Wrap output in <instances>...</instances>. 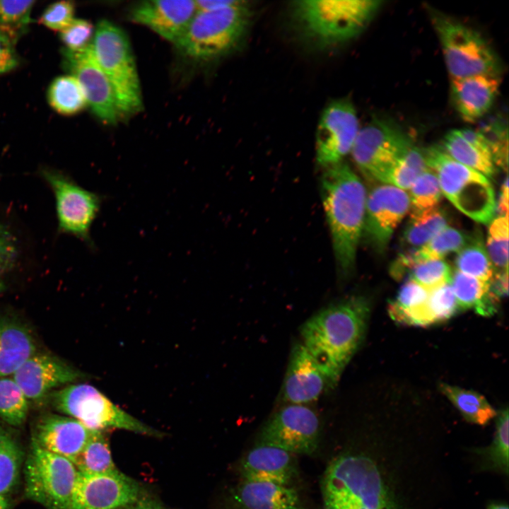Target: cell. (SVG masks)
Segmentation results:
<instances>
[{
    "mask_svg": "<svg viewBox=\"0 0 509 509\" xmlns=\"http://www.w3.org/2000/svg\"><path fill=\"white\" fill-rule=\"evenodd\" d=\"M369 312L366 298L351 296L324 308L301 327L300 342L316 361L329 387L337 385L361 345Z\"/></svg>",
    "mask_w": 509,
    "mask_h": 509,
    "instance_id": "1",
    "label": "cell"
},
{
    "mask_svg": "<svg viewBox=\"0 0 509 509\" xmlns=\"http://www.w3.org/2000/svg\"><path fill=\"white\" fill-rule=\"evenodd\" d=\"M322 204L338 270L349 276L356 265L364 225L367 193L360 177L343 161L324 168Z\"/></svg>",
    "mask_w": 509,
    "mask_h": 509,
    "instance_id": "2",
    "label": "cell"
},
{
    "mask_svg": "<svg viewBox=\"0 0 509 509\" xmlns=\"http://www.w3.org/2000/svg\"><path fill=\"white\" fill-rule=\"evenodd\" d=\"M381 1L300 0L291 6L295 30L309 45L333 47L359 35L370 22Z\"/></svg>",
    "mask_w": 509,
    "mask_h": 509,
    "instance_id": "3",
    "label": "cell"
},
{
    "mask_svg": "<svg viewBox=\"0 0 509 509\" xmlns=\"http://www.w3.org/2000/svg\"><path fill=\"white\" fill-rule=\"evenodd\" d=\"M323 509H397L374 460L346 454L334 459L322 482Z\"/></svg>",
    "mask_w": 509,
    "mask_h": 509,
    "instance_id": "4",
    "label": "cell"
},
{
    "mask_svg": "<svg viewBox=\"0 0 509 509\" xmlns=\"http://www.w3.org/2000/svg\"><path fill=\"white\" fill-rule=\"evenodd\" d=\"M251 22L246 1L220 9L197 11L175 43L186 57L206 61L223 56L245 38Z\"/></svg>",
    "mask_w": 509,
    "mask_h": 509,
    "instance_id": "5",
    "label": "cell"
},
{
    "mask_svg": "<svg viewBox=\"0 0 509 509\" xmlns=\"http://www.w3.org/2000/svg\"><path fill=\"white\" fill-rule=\"evenodd\" d=\"M90 45L112 88L119 118L141 112V85L127 35L113 23L102 20L97 25Z\"/></svg>",
    "mask_w": 509,
    "mask_h": 509,
    "instance_id": "6",
    "label": "cell"
},
{
    "mask_svg": "<svg viewBox=\"0 0 509 509\" xmlns=\"http://www.w3.org/2000/svg\"><path fill=\"white\" fill-rule=\"evenodd\" d=\"M424 156L427 167L438 177L442 194L454 206L476 222L490 223L496 204L487 177L453 159L442 147L431 146Z\"/></svg>",
    "mask_w": 509,
    "mask_h": 509,
    "instance_id": "7",
    "label": "cell"
},
{
    "mask_svg": "<svg viewBox=\"0 0 509 509\" xmlns=\"http://www.w3.org/2000/svg\"><path fill=\"white\" fill-rule=\"evenodd\" d=\"M59 412L73 418L90 431L119 428L136 433L160 436L156 429L113 404L88 384H70L50 394L48 400Z\"/></svg>",
    "mask_w": 509,
    "mask_h": 509,
    "instance_id": "8",
    "label": "cell"
},
{
    "mask_svg": "<svg viewBox=\"0 0 509 509\" xmlns=\"http://www.w3.org/2000/svg\"><path fill=\"white\" fill-rule=\"evenodd\" d=\"M433 17L450 80L498 75L497 57L479 33L450 17L440 14Z\"/></svg>",
    "mask_w": 509,
    "mask_h": 509,
    "instance_id": "9",
    "label": "cell"
},
{
    "mask_svg": "<svg viewBox=\"0 0 509 509\" xmlns=\"http://www.w3.org/2000/svg\"><path fill=\"white\" fill-rule=\"evenodd\" d=\"M78 474L71 461L32 439L24 465L26 498L47 509H69Z\"/></svg>",
    "mask_w": 509,
    "mask_h": 509,
    "instance_id": "10",
    "label": "cell"
},
{
    "mask_svg": "<svg viewBox=\"0 0 509 509\" xmlns=\"http://www.w3.org/2000/svg\"><path fill=\"white\" fill-rule=\"evenodd\" d=\"M412 146L396 124L385 119L373 118L359 129L351 153L357 168L367 180L385 184L392 168Z\"/></svg>",
    "mask_w": 509,
    "mask_h": 509,
    "instance_id": "11",
    "label": "cell"
},
{
    "mask_svg": "<svg viewBox=\"0 0 509 509\" xmlns=\"http://www.w3.org/2000/svg\"><path fill=\"white\" fill-rule=\"evenodd\" d=\"M38 175L54 194L58 232L92 246L90 228L100 210L101 197L59 170L44 166L38 170Z\"/></svg>",
    "mask_w": 509,
    "mask_h": 509,
    "instance_id": "12",
    "label": "cell"
},
{
    "mask_svg": "<svg viewBox=\"0 0 509 509\" xmlns=\"http://www.w3.org/2000/svg\"><path fill=\"white\" fill-rule=\"evenodd\" d=\"M319 437L320 421L315 412L305 405L290 404L267 422L259 443L292 454L310 455L318 447Z\"/></svg>",
    "mask_w": 509,
    "mask_h": 509,
    "instance_id": "13",
    "label": "cell"
},
{
    "mask_svg": "<svg viewBox=\"0 0 509 509\" xmlns=\"http://www.w3.org/2000/svg\"><path fill=\"white\" fill-rule=\"evenodd\" d=\"M359 129L356 111L351 102L339 99L329 103L317 129V164L326 168L342 162L351 153Z\"/></svg>",
    "mask_w": 509,
    "mask_h": 509,
    "instance_id": "14",
    "label": "cell"
},
{
    "mask_svg": "<svg viewBox=\"0 0 509 509\" xmlns=\"http://www.w3.org/2000/svg\"><path fill=\"white\" fill-rule=\"evenodd\" d=\"M90 45L79 51L64 48L63 66L78 81L94 115L105 124H115L120 118L115 95Z\"/></svg>",
    "mask_w": 509,
    "mask_h": 509,
    "instance_id": "15",
    "label": "cell"
},
{
    "mask_svg": "<svg viewBox=\"0 0 509 509\" xmlns=\"http://www.w3.org/2000/svg\"><path fill=\"white\" fill-rule=\"evenodd\" d=\"M409 208L408 193L394 186L382 184L367 194L363 232L375 249L384 250Z\"/></svg>",
    "mask_w": 509,
    "mask_h": 509,
    "instance_id": "16",
    "label": "cell"
},
{
    "mask_svg": "<svg viewBox=\"0 0 509 509\" xmlns=\"http://www.w3.org/2000/svg\"><path fill=\"white\" fill-rule=\"evenodd\" d=\"M139 496L136 481L122 474H89L78 472L69 509H118Z\"/></svg>",
    "mask_w": 509,
    "mask_h": 509,
    "instance_id": "17",
    "label": "cell"
},
{
    "mask_svg": "<svg viewBox=\"0 0 509 509\" xmlns=\"http://www.w3.org/2000/svg\"><path fill=\"white\" fill-rule=\"evenodd\" d=\"M11 377L28 402L40 405L57 388L77 381L84 374L58 357L37 351Z\"/></svg>",
    "mask_w": 509,
    "mask_h": 509,
    "instance_id": "18",
    "label": "cell"
},
{
    "mask_svg": "<svg viewBox=\"0 0 509 509\" xmlns=\"http://www.w3.org/2000/svg\"><path fill=\"white\" fill-rule=\"evenodd\" d=\"M196 12L195 1H144L131 8L129 18L175 44Z\"/></svg>",
    "mask_w": 509,
    "mask_h": 509,
    "instance_id": "19",
    "label": "cell"
},
{
    "mask_svg": "<svg viewBox=\"0 0 509 509\" xmlns=\"http://www.w3.org/2000/svg\"><path fill=\"white\" fill-rule=\"evenodd\" d=\"M327 380L315 358L301 343L293 346L283 384V397L292 404L305 405L317 400L328 387Z\"/></svg>",
    "mask_w": 509,
    "mask_h": 509,
    "instance_id": "20",
    "label": "cell"
},
{
    "mask_svg": "<svg viewBox=\"0 0 509 509\" xmlns=\"http://www.w3.org/2000/svg\"><path fill=\"white\" fill-rule=\"evenodd\" d=\"M92 432L73 418L49 414L38 420L32 439L43 449L74 463Z\"/></svg>",
    "mask_w": 509,
    "mask_h": 509,
    "instance_id": "21",
    "label": "cell"
},
{
    "mask_svg": "<svg viewBox=\"0 0 509 509\" xmlns=\"http://www.w3.org/2000/svg\"><path fill=\"white\" fill-rule=\"evenodd\" d=\"M293 454L281 448L259 443L243 458V480L268 481L289 486L297 474Z\"/></svg>",
    "mask_w": 509,
    "mask_h": 509,
    "instance_id": "22",
    "label": "cell"
},
{
    "mask_svg": "<svg viewBox=\"0 0 509 509\" xmlns=\"http://www.w3.org/2000/svg\"><path fill=\"white\" fill-rule=\"evenodd\" d=\"M499 87L498 75L481 74L452 79L450 91L453 105L464 121L474 122L490 110Z\"/></svg>",
    "mask_w": 509,
    "mask_h": 509,
    "instance_id": "23",
    "label": "cell"
},
{
    "mask_svg": "<svg viewBox=\"0 0 509 509\" xmlns=\"http://www.w3.org/2000/svg\"><path fill=\"white\" fill-rule=\"evenodd\" d=\"M234 498L242 509H307L293 488L268 481L243 480Z\"/></svg>",
    "mask_w": 509,
    "mask_h": 509,
    "instance_id": "24",
    "label": "cell"
},
{
    "mask_svg": "<svg viewBox=\"0 0 509 509\" xmlns=\"http://www.w3.org/2000/svg\"><path fill=\"white\" fill-rule=\"evenodd\" d=\"M37 351L35 337L22 322L0 318V378L11 376Z\"/></svg>",
    "mask_w": 509,
    "mask_h": 509,
    "instance_id": "25",
    "label": "cell"
},
{
    "mask_svg": "<svg viewBox=\"0 0 509 509\" xmlns=\"http://www.w3.org/2000/svg\"><path fill=\"white\" fill-rule=\"evenodd\" d=\"M450 284L459 310L474 309L482 316H491L496 312L499 298L491 292L490 282L455 270Z\"/></svg>",
    "mask_w": 509,
    "mask_h": 509,
    "instance_id": "26",
    "label": "cell"
},
{
    "mask_svg": "<svg viewBox=\"0 0 509 509\" xmlns=\"http://www.w3.org/2000/svg\"><path fill=\"white\" fill-rule=\"evenodd\" d=\"M428 291L411 279L400 288L388 305V312L394 321L408 325L428 326L432 321L427 308Z\"/></svg>",
    "mask_w": 509,
    "mask_h": 509,
    "instance_id": "27",
    "label": "cell"
},
{
    "mask_svg": "<svg viewBox=\"0 0 509 509\" xmlns=\"http://www.w3.org/2000/svg\"><path fill=\"white\" fill-rule=\"evenodd\" d=\"M447 216L438 206L419 213H410V218L402 235L404 251L415 250L431 240L447 226Z\"/></svg>",
    "mask_w": 509,
    "mask_h": 509,
    "instance_id": "28",
    "label": "cell"
},
{
    "mask_svg": "<svg viewBox=\"0 0 509 509\" xmlns=\"http://www.w3.org/2000/svg\"><path fill=\"white\" fill-rule=\"evenodd\" d=\"M443 150L453 159L486 177H492L496 171L492 157L467 141L459 129H453L445 136Z\"/></svg>",
    "mask_w": 509,
    "mask_h": 509,
    "instance_id": "29",
    "label": "cell"
},
{
    "mask_svg": "<svg viewBox=\"0 0 509 509\" xmlns=\"http://www.w3.org/2000/svg\"><path fill=\"white\" fill-rule=\"evenodd\" d=\"M441 392L469 422L485 425L496 416V412L479 393L447 384H440Z\"/></svg>",
    "mask_w": 509,
    "mask_h": 509,
    "instance_id": "30",
    "label": "cell"
},
{
    "mask_svg": "<svg viewBox=\"0 0 509 509\" xmlns=\"http://www.w3.org/2000/svg\"><path fill=\"white\" fill-rule=\"evenodd\" d=\"M23 461L20 444L0 423V496H6L17 486Z\"/></svg>",
    "mask_w": 509,
    "mask_h": 509,
    "instance_id": "31",
    "label": "cell"
},
{
    "mask_svg": "<svg viewBox=\"0 0 509 509\" xmlns=\"http://www.w3.org/2000/svg\"><path fill=\"white\" fill-rule=\"evenodd\" d=\"M79 472L89 474L118 472L111 456L107 439L102 431H93L74 462Z\"/></svg>",
    "mask_w": 509,
    "mask_h": 509,
    "instance_id": "32",
    "label": "cell"
},
{
    "mask_svg": "<svg viewBox=\"0 0 509 509\" xmlns=\"http://www.w3.org/2000/svg\"><path fill=\"white\" fill-rule=\"evenodd\" d=\"M47 99L50 106L64 115L76 114L88 105L81 85L71 75L54 78L48 88Z\"/></svg>",
    "mask_w": 509,
    "mask_h": 509,
    "instance_id": "33",
    "label": "cell"
},
{
    "mask_svg": "<svg viewBox=\"0 0 509 509\" xmlns=\"http://www.w3.org/2000/svg\"><path fill=\"white\" fill-rule=\"evenodd\" d=\"M455 263L456 270L484 281L490 282L494 273L480 234L470 235L467 243L457 252Z\"/></svg>",
    "mask_w": 509,
    "mask_h": 509,
    "instance_id": "34",
    "label": "cell"
},
{
    "mask_svg": "<svg viewBox=\"0 0 509 509\" xmlns=\"http://www.w3.org/2000/svg\"><path fill=\"white\" fill-rule=\"evenodd\" d=\"M28 409L29 402L13 378H0V418L13 427H20L26 421Z\"/></svg>",
    "mask_w": 509,
    "mask_h": 509,
    "instance_id": "35",
    "label": "cell"
},
{
    "mask_svg": "<svg viewBox=\"0 0 509 509\" xmlns=\"http://www.w3.org/2000/svg\"><path fill=\"white\" fill-rule=\"evenodd\" d=\"M470 235L446 226L426 244L411 251L415 263L427 259H443L446 255L460 251L468 242Z\"/></svg>",
    "mask_w": 509,
    "mask_h": 509,
    "instance_id": "36",
    "label": "cell"
},
{
    "mask_svg": "<svg viewBox=\"0 0 509 509\" xmlns=\"http://www.w3.org/2000/svg\"><path fill=\"white\" fill-rule=\"evenodd\" d=\"M35 1L0 0V32L14 42L27 30Z\"/></svg>",
    "mask_w": 509,
    "mask_h": 509,
    "instance_id": "37",
    "label": "cell"
},
{
    "mask_svg": "<svg viewBox=\"0 0 509 509\" xmlns=\"http://www.w3.org/2000/svg\"><path fill=\"white\" fill-rule=\"evenodd\" d=\"M408 193L410 213H419L438 206L442 196L436 175L428 168L415 180Z\"/></svg>",
    "mask_w": 509,
    "mask_h": 509,
    "instance_id": "38",
    "label": "cell"
},
{
    "mask_svg": "<svg viewBox=\"0 0 509 509\" xmlns=\"http://www.w3.org/2000/svg\"><path fill=\"white\" fill-rule=\"evenodd\" d=\"M428 168L424 152L413 145L392 168L385 184L405 191L409 189L417 177Z\"/></svg>",
    "mask_w": 509,
    "mask_h": 509,
    "instance_id": "39",
    "label": "cell"
},
{
    "mask_svg": "<svg viewBox=\"0 0 509 509\" xmlns=\"http://www.w3.org/2000/svg\"><path fill=\"white\" fill-rule=\"evenodd\" d=\"M486 249L494 273L508 271V216H498L491 220L488 230Z\"/></svg>",
    "mask_w": 509,
    "mask_h": 509,
    "instance_id": "40",
    "label": "cell"
},
{
    "mask_svg": "<svg viewBox=\"0 0 509 509\" xmlns=\"http://www.w3.org/2000/svg\"><path fill=\"white\" fill-rule=\"evenodd\" d=\"M508 410L501 411L496 420V433L491 445L481 451L486 467L508 474Z\"/></svg>",
    "mask_w": 509,
    "mask_h": 509,
    "instance_id": "41",
    "label": "cell"
},
{
    "mask_svg": "<svg viewBox=\"0 0 509 509\" xmlns=\"http://www.w3.org/2000/svg\"><path fill=\"white\" fill-rule=\"evenodd\" d=\"M408 274L410 279L430 291L450 283L452 271L443 259H427L414 264Z\"/></svg>",
    "mask_w": 509,
    "mask_h": 509,
    "instance_id": "42",
    "label": "cell"
},
{
    "mask_svg": "<svg viewBox=\"0 0 509 509\" xmlns=\"http://www.w3.org/2000/svg\"><path fill=\"white\" fill-rule=\"evenodd\" d=\"M427 308L433 324L444 322L460 311L450 283L428 291Z\"/></svg>",
    "mask_w": 509,
    "mask_h": 509,
    "instance_id": "43",
    "label": "cell"
},
{
    "mask_svg": "<svg viewBox=\"0 0 509 509\" xmlns=\"http://www.w3.org/2000/svg\"><path fill=\"white\" fill-rule=\"evenodd\" d=\"M59 33L65 49L79 51L87 48L91 44L95 31L92 23L89 21L74 18Z\"/></svg>",
    "mask_w": 509,
    "mask_h": 509,
    "instance_id": "44",
    "label": "cell"
},
{
    "mask_svg": "<svg viewBox=\"0 0 509 509\" xmlns=\"http://www.w3.org/2000/svg\"><path fill=\"white\" fill-rule=\"evenodd\" d=\"M74 4L70 1H60L46 8L39 18V23L46 28L61 32L74 19Z\"/></svg>",
    "mask_w": 509,
    "mask_h": 509,
    "instance_id": "45",
    "label": "cell"
},
{
    "mask_svg": "<svg viewBox=\"0 0 509 509\" xmlns=\"http://www.w3.org/2000/svg\"><path fill=\"white\" fill-rule=\"evenodd\" d=\"M488 144L495 165L507 169L508 167V131L503 124H491L487 130H480Z\"/></svg>",
    "mask_w": 509,
    "mask_h": 509,
    "instance_id": "46",
    "label": "cell"
},
{
    "mask_svg": "<svg viewBox=\"0 0 509 509\" xmlns=\"http://www.w3.org/2000/svg\"><path fill=\"white\" fill-rule=\"evenodd\" d=\"M15 44L9 37L0 32V74L13 69L18 65Z\"/></svg>",
    "mask_w": 509,
    "mask_h": 509,
    "instance_id": "47",
    "label": "cell"
},
{
    "mask_svg": "<svg viewBox=\"0 0 509 509\" xmlns=\"http://www.w3.org/2000/svg\"><path fill=\"white\" fill-rule=\"evenodd\" d=\"M4 236H0V293H2L6 286L2 278V274L4 270L7 269L10 266L11 262V257L12 256L10 254L11 248L8 244H6Z\"/></svg>",
    "mask_w": 509,
    "mask_h": 509,
    "instance_id": "48",
    "label": "cell"
},
{
    "mask_svg": "<svg viewBox=\"0 0 509 509\" xmlns=\"http://www.w3.org/2000/svg\"><path fill=\"white\" fill-rule=\"evenodd\" d=\"M239 1L235 0H201L195 1L197 11H211L233 6Z\"/></svg>",
    "mask_w": 509,
    "mask_h": 509,
    "instance_id": "49",
    "label": "cell"
},
{
    "mask_svg": "<svg viewBox=\"0 0 509 509\" xmlns=\"http://www.w3.org/2000/svg\"><path fill=\"white\" fill-rule=\"evenodd\" d=\"M496 210L498 216H508V178L506 176L502 184Z\"/></svg>",
    "mask_w": 509,
    "mask_h": 509,
    "instance_id": "50",
    "label": "cell"
},
{
    "mask_svg": "<svg viewBox=\"0 0 509 509\" xmlns=\"http://www.w3.org/2000/svg\"><path fill=\"white\" fill-rule=\"evenodd\" d=\"M136 509H161L157 504L151 501H140L138 503Z\"/></svg>",
    "mask_w": 509,
    "mask_h": 509,
    "instance_id": "51",
    "label": "cell"
},
{
    "mask_svg": "<svg viewBox=\"0 0 509 509\" xmlns=\"http://www.w3.org/2000/svg\"><path fill=\"white\" fill-rule=\"evenodd\" d=\"M10 503L6 496H0V509H8Z\"/></svg>",
    "mask_w": 509,
    "mask_h": 509,
    "instance_id": "52",
    "label": "cell"
},
{
    "mask_svg": "<svg viewBox=\"0 0 509 509\" xmlns=\"http://www.w3.org/2000/svg\"><path fill=\"white\" fill-rule=\"evenodd\" d=\"M487 509H508V506L505 503H491L488 505Z\"/></svg>",
    "mask_w": 509,
    "mask_h": 509,
    "instance_id": "53",
    "label": "cell"
}]
</instances>
